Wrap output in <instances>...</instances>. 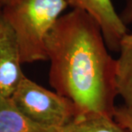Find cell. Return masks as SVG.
I'll use <instances>...</instances> for the list:
<instances>
[{"mask_svg":"<svg viewBox=\"0 0 132 132\" xmlns=\"http://www.w3.org/2000/svg\"><path fill=\"white\" fill-rule=\"evenodd\" d=\"M119 15L126 26L132 23V0H125V5Z\"/></svg>","mask_w":132,"mask_h":132,"instance_id":"cell-10","label":"cell"},{"mask_svg":"<svg viewBox=\"0 0 132 132\" xmlns=\"http://www.w3.org/2000/svg\"><path fill=\"white\" fill-rule=\"evenodd\" d=\"M68 6L86 12L101 30L109 50L119 51L122 38L127 33V26L117 13L112 0H64Z\"/></svg>","mask_w":132,"mask_h":132,"instance_id":"cell-4","label":"cell"},{"mask_svg":"<svg viewBox=\"0 0 132 132\" xmlns=\"http://www.w3.org/2000/svg\"><path fill=\"white\" fill-rule=\"evenodd\" d=\"M46 51L50 85L74 103L78 117H113L116 59L90 15L77 9L62 15L47 36Z\"/></svg>","mask_w":132,"mask_h":132,"instance_id":"cell-1","label":"cell"},{"mask_svg":"<svg viewBox=\"0 0 132 132\" xmlns=\"http://www.w3.org/2000/svg\"><path fill=\"white\" fill-rule=\"evenodd\" d=\"M67 7L64 0H17L1 6L16 35L22 65L47 61L46 38Z\"/></svg>","mask_w":132,"mask_h":132,"instance_id":"cell-2","label":"cell"},{"mask_svg":"<svg viewBox=\"0 0 132 132\" xmlns=\"http://www.w3.org/2000/svg\"><path fill=\"white\" fill-rule=\"evenodd\" d=\"M64 132H127L113 117L100 113L79 116L64 128Z\"/></svg>","mask_w":132,"mask_h":132,"instance_id":"cell-8","label":"cell"},{"mask_svg":"<svg viewBox=\"0 0 132 132\" xmlns=\"http://www.w3.org/2000/svg\"><path fill=\"white\" fill-rule=\"evenodd\" d=\"M16 35L0 6V95L10 97L25 74Z\"/></svg>","mask_w":132,"mask_h":132,"instance_id":"cell-5","label":"cell"},{"mask_svg":"<svg viewBox=\"0 0 132 132\" xmlns=\"http://www.w3.org/2000/svg\"><path fill=\"white\" fill-rule=\"evenodd\" d=\"M27 118L40 125L64 129L78 117L71 101L24 76L10 97Z\"/></svg>","mask_w":132,"mask_h":132,"instance_id":"cell-3","label":"cell"},{"mask_svg":"<svg viewBox=\"0 0 132 132\" xmlns=\"http://www.w3.org/2000/svg\"><path fill=\"white\" fill-rule=\"evenodd\" d=\"M16 1H17V0H0V6H3V5L8 4H11V3H14Z\"/></svg>","mask_w":132,"mask_h":132,"instance_id":"cell-11","label":"cell"},{"mask_svg":"<svg viewBox=\"0 0 132 132\" xmlns=\"http://www.w3.org/2000/svg\"><path fill=\"white\" fill-rule=\"evenodd\" d=\"M113 118L126 131L132 132V108L123 105L116 106Z\"/></svg>","mask_w":132,"mask_h":132,"instance_id":"cell-9","label":"cell"},{"mask_svg":"<svg viewBox=\"0 0 132 132\" xmlns=\"http://www.w3.org/2000/svg\"><path fill=\"white\" fill-rule=\"evenodd\" d=\"M0 132H64V129L33 121L16 108L10 97L0 95Z\"/></svg>","mask_w":132,"mask_h":132,"instance_id":"cell-6","label":"cell"},{"mask_svg":"<svg viewBox=\"0 0 132 132\" xmlns=\"http://www.w3.org/2000/svg\"><path fill=\"white\" fill-rule=\"evenodd\" d=\"M115 66V89L123 106L132 108V32H127L119 44Z\"/></svg>","mask_w":132,"mask_h":132,"instance_id":"cell-7","label":"cell"}]
</instances>
